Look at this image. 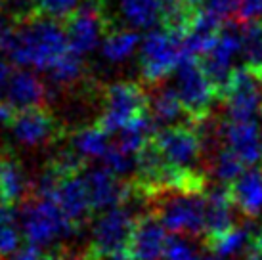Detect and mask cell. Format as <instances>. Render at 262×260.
<instances>
[{"instance_id":"cell-29","label":"cell","mask_w":262,"mask_h":260,"mask_svg":"<svg viewBox=\"0 0 262 260\" xmlns=\"http://www.w3.org/2000/svg\"><path fill=\"white\" fill-rule=\"evenodd\" d=\"M19 228L14 214V207H10L0 199V260L14 256L19 249Z\"/></svg>"},{"instance_id":"cell-40","label":"cell","mask_w":262,"mask_h":260,"mask_svg":"<svg viewBox=\"0 0 262 260\" xmlns=\"http://www.w3.org/2000/svg\"><path fill=\"white\" fill-rule=\"evenodd\" d=\"M0 10H2V0H0Z\"/></svg>"},{"instance_id":"cell-3","label":"cell","mask_w":262,"mask_h":260,"mask_svg":"<svg viewBox=\"0 0 262 260\" xmlns=\"http://www.w3.org/2000/svg\"><path fill=\"white\" fill-rule=\"evenodd\" d=\"M168 231L197 237L205 231V193L165 191L147 201Z\"/></svg>"},{"instance_id":"cell-2","label":"cell","mask_w":262,"mask_h":260,"mask_svg":"<svg viewBox=\"0 0 262 260\" xmlns=\"http://www.w3.org/2000/svg\"><path fill=\"white\" fill-rule=\"evenodd\" d=\"M19 226L25 241L38 249L77 231L58 203L48 195L37 193H33L21 205Z\"/></svg>"},{"instance_id":"cell-21","label":"cell","mask_w":262,"mask_h":260,"mask_svg":"<svg viewBox=\"0 0 262 260\" xmlns=\"http://www.w3.org/2000/svg\"><path fill=\"white\" fill-rule=\"evenodd\" d=\"M46 96H48L46 86L35 73L17 69V71L12 73V77L8 80L6 101L12 103L15 109L44 105Z\"/></svg>"},{"instance_id":"cell-33","label":"cell","mask_w":262,"mask_h":260,"mask_svg":"<svg viewBox=\"0 0 262 260\" xmlns=\"http://www.w3.org/2000/svg\"><path fill=\"white\" fill-rule=\"evenodd\" d=\"M262 17V0H241L237 21H253Z\"/></svg>"},{"instance_id":"cell-11","label":"cell","mask_w":262,"mask_h":260,"mask_svg":"<svg viewBox=\"0 0 262 260\" xmlns=\"http://www.w3.org/2000/svg\"><path fill=\"white\" fill-rule=\"evenodd\" d=\"M220 101L228 111V119L232 121L253 119L256 111L262 109V79L247 65L235 67L228 86L220 96Z\"/></svg>"},{"instance_id":"cell-15","label":"cell","mask_w":262,"mask_h":260,"mask_svg":"<svg viewBox=\"0 0 262 260\" xmlns=\"http://www.w3.org/2000/svg\"><path fill=\"white\" fill-rule=\"evenodd\" d=\"M48 197H52L61 207V210L67 214V218L71 220V224L75 226L77 231L82 226H86L90 216L94 214L92 205H90V197H88L86 184H84V178H80V174L61 180L58 184V188Z\"/></svg>"},{"instance_id":"cell-22","label":"cell","mask_w":262,"mask_h":260,"mask_svg":"<svg viewBox=\"0 0 262 260\" xmlns=\"http://www.w3.org/2000/svg\"><path fill=\"white\" fill-rule=\"evenodd\" d=\"M136 44H138V35L134 31L117 27L115 23H111L110 29L103 35L102 54L105 59L119 63V61H123L130 56L136 48Z\"/></svg>"},{"instance_id":"cell-1","label":"cell","mask_w":262,"mask_h":260,"mask_svg":"<svg viewBox=\"0 0 262 260\" xmlns=\"http://www.w3.org/2000/svg\"><path fill=\"white\" fill-rule=\"evenodd\" d=\"M15 15L17 27L6 50V56L15 65L46 71L71 50L66 29L59 27L58 19L37 14L33 10Z\"/></svg>"},{"instance_id":"cell-38","label":"cell","mask_w":262,"mask_h":260,"mask_svg":"<svg viewBox=\"0 0 262 260\" xmlns=\"http://www.w3.org/2000/svg\"><path fill=\"white\" fill-rule=\"evenodd\" d=\"M207 260H222V258H220V256H214V254H212L211 258H207Z\"/></svg>"},{"instance_id":"cell-8","label":"cell","mask_w":262,"mask_h":260,"mask_svg":"<svg viewBox=\"0 0 262 260\" xmlns=\"http://www.w3.org/2000/svg\"><path fill=\"white\" fill-rule=\"evenodd\" d=\"M153 142L165 155V159L178 168L205 170L207 163L203 161V140L193 124L165 126L153 134Z\"/></svg>"},{"instance_id":"cell-7","label":"cell","mask_w":262,"mask_h":260,"mask_svg":"<svg viewBox=\"0 0 262 260\" xmlns=\"http://www.w3.org/2000/svg\"><path fill=\"white\" fill-rule=\"evenodd\" d=\"M136 216L138 214L132 209V203H123L119 207L105 210L92 226L90 247L86 251L98 258L121 253V251H128Z\"/></svg>"},{"instance_id":"cell-31","label":"cell","mask_w":262,"mask_h":260,"mask_svg":"<svg viewBox=\"0 0 262 260\" xmlns=\"http://www.w3.org/2000/svg\"><path fill=\"white\" fill-rule=\"evenodd\" d=\"M241 0H203V12L214 15L220 21H232L239 15Z\"/></svg>"},{"instance_id":"cell-28","label":"cell","mask_w":262,"mask_h":260,"mask_svg":"<svg viewBox=\"0 0 262 260\" xmlns=\"http://www.w3.org/2000/svg\"><path fill=\"white\" fill-rule=\"evenodd\" d=\"M50 79L59 84V86H75L80 79H82V73H84V63L80 59V54L75 52L73 48L63 54L56 63L46 69Z\"/></svg>"},{"instance_id":"cell-23","label":"cell","mask_w":262,"mask_h":260,"mask_svg":"<svg viewBox=\"0 0 262 260\" xmlns=\"http://www.w3.org/2000/svg\"><path fill=\"white\" fill-rule=\"evenodd\" d=\"M111 145L113 144H110V134L100 128L98 124L77 130L73 134V140H71V147L77 153H80L84 159L86 157L103 159L111 149Z\"/></svg>"},{"instance_id":"cell-10","label":"cell","mask_w":262,"mask_h":260,"mask_svg":"<svg viewBox=\"0 0 262 260\" xmlns=\"http://www.w3.org/2000/svg\"><path fill=\"white\" fill-rule=\"evenodd\" d=\"M14 138L27 147H42L63 136V126L48 105L17 109L8 123Z\"/></svg>"},{"instance_id":"cell-24","label":"cell","mask_w":262,"mask_h":260,"mask_svg":"<svg viewBox=\"0 0 262 260\" xmlns=\"http://www.w3.org/2000/svg\"><path fill=\"white\" fill-rule=\"evenodd\" d=\"M251 237H253V230L235 224L232 230H228L219 237L205 239V247L214 256L228 258V256H233V254L241 253L243 249H247L249 243H251Z\"/></svg>"},{"instance_id":"cell-6","label":"cell","mask_w":262,"mask_h":260,"mask_svg":"<svg viewBox=\"0 0 262 260\" xmlns=\"http://www.w3.org/2000/svg\"><path fill=\"white\" fill-rule=\"evenodd\" d=\"M186 59L182 36L170 31H153L144 38L140 50L142 77L147 86L165 82L170 73Z\"/></svg>"},{"instance_id":"cell-16","label":"cell","mask_w":262,"mask_h":260,"mask_svg":"<svg viewBox=\"0 0 262 260\" xmlns=\"http://www.w3.org/2000/svg\"><path fill=\"white\" fill-rule=\"evenodd\" d=\"M35 193V184L23 168L21 161L10 151H0V199L10 207H21Z\"/></svg>"},{"instance_id":"cell-18","label":"cell","mask_w":262,"mask_h":260,"mask_svg":"<svg viewBox=\"0 0 262 260\" xmlns=\"http://www.w3.org/2000/svg\"><path fill=\"white\" fill-rule=\"evenodd\" d=\"M224 144L237 153L245 165H253L262 157V130L253 119L224 121Z\"/></svg>"},{"instance_id":"cell-14","label":"cell","mask_w":262,"mask_h":260,"mask_svg":"<svg viewBox=\"0 0 262 260\" xmlns=\"http://www.w3.org/2000/svg\"><path fill=\"white\" fill-rule=\"evenodd\" d=\"M84 184L88 189L90 205L94 212L110 210L128 201L130 195V184L123 182L119 174L111 172L110 168H92L84 176Z\"/></svg>"},{"instance_id":"cell-17","label":"cell","mask_w":262,"mask_h":260,"mask_svg":"<svg viewBox=\"0 0 262 260\" xmlns=\"http://www.w3.org/2000/svg\"><path fill=\"white\" fill-rule=\"evenodd\" d=\"M235 205L232 201L230 186L228 184H219L205 195V239L219 237L228 230L235 226V216H233Z\"/></svg>"},{"instance_id":"cell-25","label":"cell","mask_w":262,"mask_h":260,"mask_svg":"<svg viewBox=\"0 0 262 260\" xmlns=\"http://www.w3.org/2000/svg\"><path fill=\"white\" fill-rule=\"evenodd\" d=\"M163 0H121L123 15L138 29H149L161 19Z\"/></svg>"},{"instance_id":"cell-30","label":"cell","mask_w":262,"mask_h":260,"mask_svg":"<svg viewBox=\"0 0 262 260\" xmlns=\"http://www.w3.org/2000/svg\"><path fill=\"white\" fill-rule=\"evenodd\" d=\"M79 4L80 0H33L31 8L37 14L48 15V17H54V19H59V17L66 19Z\"/></svg>"},{"instance_id":"cell-9","label":"cell","mask_w":262,"mask_h":260,"mask_svg":"<svg viewBox=\"0 0 262 260\" xmlns=\"http://www.w3.org/2000/svg\"><path fill=\"white\" fill-rule=\"evenodd\" d=\"M111 23L103 0H80L79 6L63 19V29L69 46L82 56L94 50L100 36L105 35Z\"/></svg>"},{"instance_id":"cell-26","label":"cell","mask_w":262,"mask_h":260,"mask_svg":"<svg viewBox=\"0 0 262 260\" xmlns=\"http://www.w3.org/2000/svg\"><path fill=\"white\" fill-rule=\"evenodd\" d=\"M207 165L212 168V172L219 178L220 184H228V186H230V184L243 172V165H245V163L237 157V153L233 151V149H230V147L224 144L209 155Z\"/></svg>"},{"instance_id":"cell-19","label":"cell","mask_w":262,"mask_h":260,"mask_svg":"<svg viewBox=\"0 0 262 260\" xmlns=\"http://www.w3.org/2000/svg\"><path fill=\"white\" fill-rule=\"evenodd\" d=\"M147 94H149V115L157 126H174V124H184L180 121H188L186 109L176 88L161 82L155 86H147Z\"/></svg>"},{"instance_id":"cell-4","label":"cell","mask_w":262,"mask_h":260,"mask_svg":"<svg viewBox=\"0 0 262 260\" xmlns=\"http://www.w3.org/2000/svg\"><path fill=\"white\" fill-rule=\"evenodd\" d=\"M144 113H149L147 86L130 80L115 82L102 90V113L96 124L111 134Z\"/></svg>"},{"instance_id":"cell-37","label":"cell","mask_w":262,"mask_h":260,"mask_svg":"<svg viewBox=\"0 0 262 260\" xmlns=\"http://www.w3.org/2000/svg\"><path fill=\"white\" fill-rule=\"evenodd\" d=\"M253 237H258V239H262V224H260V228H258V230H255V231H253Z\"/></svg>"},{"instance_id":"cell-36","label":"cell","mask_w":262,"mask_h":260,"mask_svg":"<svg viewBox=\"0 0 262 260\" xmlns=\"http://www.w3.org/2000/svg\"><path fill=\"white\" fill-rule=\"evenodd\" d=\"M6 2H10V4L15 8L14 14H27V12L33 10V8L29 6V4H33V0H6Z\"/></svg>"},{"instance_id":"cell-34","label":"cell","mask_w":262,"mask_h":260,"mask_svg":"<svg viewBox=\"0 0 262 260\" xmlns=\"http://www.w3.org/2000/svg\"><path fill=\"white\" fill-rule=\"evenodd\" d=\"M12 77V67L8 61L4 59H0V100H2V94L6 92V86H8V80Z\"/></svg>"},{"instance_id":"cell-32","label":"cell","mask_w":262,"mask_h":260,"mask_svg":"<svg viewBox=\"0 0 262 260\" xmlns=\"http://www.w3.org/2000/svg\"><path fill=\"white\" fill-rule=\"evenodd\" d=\"M163 260H199V254L186 239L168 237Z\"/></svg>"},{"instance_id":"cell-35","label":"cell","mask_w":262,"mask_h":260,"mask_svg":"<svg viewBox=\"0 0 262 260\" xmlns=\"http://www.w3.org/2000/svg\"><path fill=\"white\" fill-rule=\"evenodd\" d=\"M247 260H262V239L251 237L247 247Z\"/></svg>"},{"instance_id":"cell-12","label":"cell","mask_w":262,"mask_h":260,"mask_svg":"<svg viewBox=\"0 0 262 260\" xmlns=\"http://www.w3.org/2000/svg\"><path fill=\"white\" fill-rule=\"evenodd\" d=\"M237 52H241V25L239 21H226L220 29L216 42L201 58H197L216 88L219 100L230 82V77L233 73L232 61L237 56Z\"/></svg>"},{"instance_id":"cell-41","label":"cell","mask_w":262,"mask_h":260,"mask_svg":"<svg viewBox=\"0 0 262 260\" xmlns=\"http://www.w3.org/2000/svg\"><path fill=\"white\" fill-rule=\"evenodd\" d=\"M260 115H262V109H260Z\"/></svg>"},{"instance_id":"cell-20","label":"cell","mask_w":262,"mask_h":260,"mask_svg":"<svg viewBox=\"0 0 262 260\" xmlns=\"http://www.w3.org/2000/svg\"><path fill=\"white\" fill-rule=\"evenodd\" d=\"M230 193L235 209L243 216L255 218L262 210V170L249 168L230 184Z\"/></svg>"},{"instance_id":"cell-13","label":"cell","mask_w":262,"mask_h":260,"mask_svg":"<svg viewBox=\"0 0 262 260\" xmlns=\"http://www.w3.org/2000/svg\"><path fill=\"white\" fill-rule=\"evenodd\" d=\"M168 243L167 228L151 209L140 212L132 228L128 253L134 260H163Z\"/></svg>"},{"instance_id":"cell-5","label":"cell","mask_w":262,"mask_h":260,"mask_svg":"<svg viewBox=\"0 0 262 260\" xmlns=\"http://www.w3.org/2000/svg\"><path fill=\"white\" fill-rule=\"evenodd\" d=\"M176 92L184 103L189 124H199L212 115V103L219 92L197 58H186L176 71Z\"/></svg>"},{"instance_id":"cell-39","label":"cell","mask_w":262,"mask_h":260,"mask_svg":"<svg viewBox=\"0 0 262 260\" xmlns=\"http://www.w3.org/2000/svg\"><path fill=\"white\" fill-rule=\"evenodd\" d=\"M256 75H258V77H260V79H262V71H260V73H256Z\"/></svg>"},{"instance_id":"cell-27","label":"cell","mask_w":262,"mask_h":260,"mask_svg":"<svg viewBox=\"0 0 262 260\" xmlns=\"http://www.w3.org/2000/svg\"><path fill=\"white\" fill-rule=\"evenodd\" d=\"M241 56L255 73L262 71V21L253 19L241 27Z\"/></svg>"}]
</instances>
